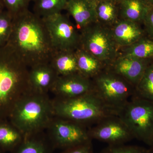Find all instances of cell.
<instances>
[{"label": "cell", "mask_w": 153, "mask_h": 153, "mask_svg": "<svg viewBox=\"0 0 153 153\" xmlns=\"http://www.w3.org/2000/svg\"><path fill=\"white\" fill-rule=\"evenodd\" d=\"M149 147V150L150 153H153V141L152 144Z\"/></svg>", "instance_id": "obj_30"}, {"label": "cell", "mask_w": 153, "mask_h": 153, "mask_svg": "<svg viewBox=\"0 0 153 153\" xmlns=\"http://www.w3.org/2000/svg\"><path fill=\"white\" fill-rule=\"evenodd\" d=\"M9 12L13 16H16L28 10V7L34 0H2Z\"/></svg>", "instance_id": "obj_27"}, {"label": "cell", "mask_w": 153, "mask_h": 153, "mask_svg": "<svg viewBox=\"0 0 153 153\" xmlns=\"http://www.w3.org/2000/svg\"><path fill=\"white\" fill-rule=\"evenodd\" d=\"M97 0H68L66 10L72 17L79 31L97 22Z\"/></svg>", "instance_id": "obj_15"}, {"label": "cell", "mask_w": 153, "mask_h": 153, "mask_svg": "<svg viewBox=\"0 0 153 153\" xmlns=\"http://www.w3.org/2000/svg\"><path fill=\"white\" fill-rule=\"evenodd\" d=\"M91 139L96 140L110 146L124 144L134 139L126 125L118 115L104 119L88 129Z\"/></svg>", "instance_id": "obj_10"}, {"label": "cell", "mask_w": 153, "mask_h": 153, "mask_svg": "<svg viewBox=\"0 0 153 153\" xmlns=\"http://www.w3.org/2000/svg\"><path fill=\"white\" fill-rule=\"evenodd\" d=\"M99 153H150L149 149L136 145H108Z\"/></svg>", "instance_id": "obj_26"}, {"label": "cell", "mask_w": 153, "mask_h": 153, "mask_svg": "<svg viewBox=\"0 0 153 153\" xmlns=\"http://www.w3.org/2000/svg\"><path fill=\"white\" fill-rule=\"evenodd\" d=\"M118 116L126 125L134 138L149 146L153 141V102L134 94Z\"/></svg>", "instance_id": "obj_5"}, {"label": "cell", "mask_w": 153, "mask_h": 153, "mask_svg": "<svg viewBox=\"0 0 153 153\" xmlns=\"http://www.w3.org/2000/svg\"><path fill=\"white\" fill-rule=\"evenodd\" d=\"M24 136L9 120L0 122V149L6 152H10L18 146Z\"/></svg>", "instance_id": "obj_20"}, {"label": "cell", "mask_w": 153, "mask_h": 153, "mask_svg": "<svg viewBox=\"0 0 153 153\" xmlns=\"http://www.w3.org/2000/svg\"><path fill=\"white\" fill-rule=\"evenodd\" d=\"M58 76L49 63L33 66L29 69V84L30 90L36 93L47 94Z\"/></svg>", "instance_id": "obj_14"}, {"label": "cell", "mask_w": 153, "mask_h": 153, "mask_svg": "<svg viewBox=\"0 0 153 153\" xmlns=\"http://www.w3.org/2000/svg\"><path fill=\"white\" fill-rule=\"evenodd\" d=\"M78 73L93 79L107 67L105 63L81 48L75 51Z\"/></svg>", "instance_id": "obj_17"}, {"label": "cell", "mask_w": 153, "mask_h": 153, "mask_svg": "<svg viewBox=\"0 0 153 153\" xmlns=\"http://www.w3.org/2000/svg\"><path fill=\"white\" fill-rule=\"evenodd\" d=\"M147 1L152 6H153V0H147Z\"/></svg>", "instance_id": "obj_32"}, {"label": "cell", "mask_w": 153, "mask_h": 153, "mask_svg": "<svg viewBox=\"0 0 153 153\" xmlns=\"http://www.w3.org/2000/svg\"><path fill=\"white\" fill-rule=\"evenodd\" d=\"M7 48L29 68L49 63L55 50L43 18L29 10L13 17Z\"/></svg>", "instance_id": "obj_1"}, {"label": "cell", "mask_w": 153, "mask_h": 153, "mask_svg": "<svg viewBox=\"0 0 153 153\" xmlns=\"http://www.w3.org/2000/svg\"><path fill=\"white\" fill-rule=\"evenodd\" d=\"M79 33V48L89 52L107 66L119 56L120 49L115 42L111 28L96 22Z\"/></svg>", "instance_id": "obj_6"}, {"label": "cell", "mask_w": 153, "mask_h": 153, "mask_svg": "<svg viewBox=\"0 0 153 153\" xmlns=\"http://www.w3.org/2000/svg\"><path fill=\"white\" fill-rule=\"evenodd\" d=\"M13 16L9 12L0 15V46L7 43L13 27Z\"/></svg>", "instance_id": "obj_25"}, {"label": "cell", "mask_w": 153, "mask_h": 153, "mask_svg": "<svg viewBox=\"0 0 153 153\" xmlns=\"http://www.w3.org/2000/svg\"><path fill=\"white\" fill-rule=\"evenodd\" d=\"M47 128V137L54 149L65 150L92 140L86 127L56 117Z\"/></svg>", "instance_id": "obj_9"}, {"label": "cell", "mask_w": 153, "mask_h": 153, "mask_svg": "<svg viewBox=\"0 0 153 153\" xmlns=\"http://www.w3.org/2000/svg\"><path fill=\"white\" fill-rule=\"evenodd\" d=\"M54 116L87 127L118 115V110L107 104L94 89L74 98L52 100Z\"/></svg>", "instance_id": "obj_3"}, {"label": "cell", "mask_w": 153, "mask_h": 153, "mask_svg": "<svg viewBox=\"0 0 153 153\" xmlns=\"http://www.w3.org/2000/svg\"><path fill=\"white\" fill-rule=\"evenodd\" d=\"M1 10H0V15H1Z\"/></svg>", "instance_id": "obj_34"}, {"label": "cell", "mask_w": 153, "mask_h": 153, "mask_svg": "<svg viewBox=\"0 0 153 153\" xmlns=\"http://www.w3.org/2000/svg\"><path fill=\"white\" fill-rule=\"evenodd\" d=\"M109 1H112L114 2L118 3L123 0H109Z\"/></svg>", "instance_id": "obj_31"}, {"label": "cell", "mask_w": 153, "mask_h": 153, "mask_svg": "<svg viewBox=\"0 0 153 153\" xmlns=\"http://www.w3.org/2000/svg\"><path fill=\"white\" fill-rule=\"evenodd\" d=\"M153 61L119 55L106 68L126 79L135 88L146 69Z\"/></svg>", "instance_id": "obj_12"}, {"label": "cell", "mask_w": 153, "mask_h": 153, "mask_svg": "<svg viewBox=\"0 0 153 153\" xmlns=\"http://www.w3.org/2000/svg\"><path fill=\"white\" fill-rule=\"evenodd\" d=\"M134 94L153 102V61L135 88Z\"/></svg>", "instance_id": "obj_24"}, {"label": "cell", "mask_w": 153, "mask_h": 153, "mask_svg": "<svg viewBox=\"0 0 153 153\" xmlns=\"http://www.w3.org/2000/svg\"><path fill=\"white\" fill-rule=\"evenodd\" d=\"M93 90L92 79L77 73L58 76L50 91L56 96V98L65 99L80 96Z\"/></svg>", "instance_id": "obj_11"}, {"label": "cell", "mask_w": 153, "mask_h": 153, "mask_svg": "<svg viewBox=\"0 0 153 153\" xmlns=\"http://www.w3.org/2000/svg\"><path fill=\"white\" fill-rule=\"evenodd\" d=\"M94 89L110 106L120 110L135 93V87L106 68L91 79Z\"/></svg>", "instance_id": "obj_7"}, {"label": "cell", "mask_w": 153, "mask_h": 153, "mask_svg": "<svg viewBox=\"0 0 153 153\" xmlns=\"http://www.w3.org/2000/svg\"><path fill=\"white\" fill-rule=\"evenodd\" d=\"M146 36L153 39V6L150 9L143 24Z\"/></svg>", "instance_id": "obj_29"}, {"label": "cell", "mask_w": 153, "mask_h": 153, "mask_svg": "<svg viewBox=\"0 0 153 153\" xmlns=\"http://www.w3.org/2000/svg\"><path fill=\"white\" fill-rule=\"evenodd\" d=\"M54 117L52 101L47 94L30 91L15 105L8 120L26 137L47 128Z\"/></svg>", "instance_id": "obj_4"}, {"label": "cell", "mask_w": 153, "mask_h": 153, "mask_svg": "<svg viewBox=\"0 0 153 153\" xmlns=\"http://www.w3.org/2000/svg\"><path fill=\"white\" fill-rule=\"evenodd\" d=\"M68 0H34V13L41 18L66 10Z\"/></svg>", "instance_id": "obj_23"}, {"label": "cell", "mask_w": 153, "mask_h": 153, "mask_svg": "<svg viewBox=\"0 0 153 153\" xmlns=\"http://www.w3.org/2000/svg\"><path fill=\"white\" fill-rule=\"evenodd\" d=\"M118 47H128L146 36L142 25L128 20L119 19L111 28Z\"/></svg>", "instance_id": "obj_13"}, {"label": "cell", "mask_w": 153, "mask_h": 153, "mask_svg": "<svg viewBox=\"0 0 153 153\" xmlns=\"http://www.w3.org/2000/svg\"><path fill=\"white\" fill-rule=\"evenodd\" d=\"M97 22L111 28L119 20L117 3L109 0H97Z\"/></svg>", "instance_id": "obj_21"}, {"label": "cell", "mask_w": 153, "mask_h": 153, "mask_svg": "<svg viewBox=\"0 0 153 153\" xmlns=\"http://www.w3.org/2000/svg\"><path fill=\"white\" fill-rule=\"evenodd\" d=\"M41 132L25 137L13 150L9 153H52L54 148L48 137Z\"/></svg>", "instance_id": "obj_19"}, {"label": "cell", "mask_w": 153, "mask_h": 153, "mask_svg": "<svg viewBox=\"0 0 153 153\" xmlns=\"http://www.w3.org/2000/svg\"><path fill=\"white\" fill-rule=\"evenodd\" d=\"M0 153H7V152H4V151H3L1 149H0Z\"/></svg>", "instance_id": "obj_33"}, {"label": "cell", "mask_w": 153, "mask_h": 153, "mask_svg": "<svg viewBox=\"0 0 153 153\" xmlns=\"http://www.w3.org/2000/svg\"><path fill=\"white\" fill-rule=\"evenodd\" d=\"M119 55L153 60V39L145 36L130 46L121 48Z\"/></svg>", "instance_id": "obj_22"}, {"label": "cell", "mask_w": 153, "mask_h": 153, "mask_svg": "<svg viewBox=\"0 0 153 153\" xmlns=\"http://www.w3.org/2000/svg\"><path fill=\"white\" fill-rule=\"evenodd\" d=\"M49 63L58 76L78 73L75 51H55Z\"/></svg>", "instance_id": "obj_18"}, {"label": "cell", "mask_w": 153, "mask_h": 153, "mask_svg": "<svg viewBox=\"0 0 153 153\" xmlns=\"http://www.w3.org/2000/svg\"><path fill=\"white\" fill-rule=\"evenodd\" d=\"M117 4L119 19L128 20L141 25L152 7L147 0H123Z\"/></svg>", "instance_id": "obj_16"}, {"label": "cell", "mask_w": 153, "mask_h": 153, "mask_svg": "<svg viewBox=\"0 0 153 153\" xmlns=\"http://www.w3.org/2000/svg\"><path fill=\"white\" fill-rule=\"evenodd\" d=\"M42 18L55 52L75 51L79 48V30L68 17L61 13Z\"/></svg>", "instance_id": "obj_8"}, {"label": "cell", "mask_w": 153, "mask_h": 153, "mask_svg": "<svg viewBox=\"0 0 153 153\" xmlns=\"http://www.w3.org/2000/svg\"><path fill=\"white\" fill-rule=\"evenodd\" d=\"M61 153H94L92 140L82 144L63 150Z\"/></svg>", "instance_id": "obj_28"}, {"label": "cell", "mask_w": 153, "mask_h": 153, "mask_svg": "<svg viewBox=\"0 0 153 153\" xmlns=\"http://www.w3.org/2000/svg\"><path fill=\"white\" fill-rule=\"evenodd\" d=\"M29 69L7 48L0 55V122L8 120L18 102L31 91Z\"/></svg>", "instance_id": "obj_2"}]
</instances>
